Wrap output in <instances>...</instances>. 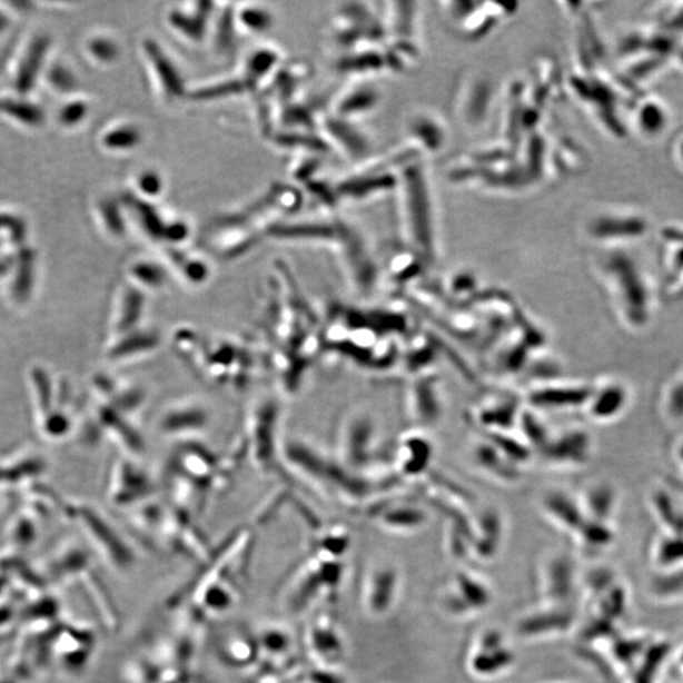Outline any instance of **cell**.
<instances>
[{"mask_svg":"<svg viewBox=\"0 0 683 683\" xmlns=\"http://www.w3.org/2000/svg\"><path fill=\"white\" fill-rule=\"evenodd\" d=\"M254 336L263 366L285 396H295L321 353V318L285 261L275 263L269 291Z\"/></svg>","mask_w":683,"mask_h":683,"instance_id":"6da1fadb","label":"cell"},{"mask_svg":"<svg viewBox=\"0 0 683 683\" xmlns=\"http://www.w3.org/2000/svg\"><path fill=\"white\" fill-rule=\"evenodd\" d=\"M245 461L239 438L225 455L217 454L202 441L175 443L159 478L162 495L174 506L198 518L211 497L224 494L234 484L237 469Z\"/></svg>","mask_w":683,"mask_h":683,"instance_id":"7a4b0ae2","label":"cell"},{"mask_svg":"<svg viewBox=\"0 0 683 683\" xmlns=\"http://www.w3.org/2000/svg\"><path fill=\"white\" fill-rule=\"evenodd\" d=\"M170 342L194 374L220 389L245 390L263 364L256 340L249 336L207 335L181 326L174 330Z\"/></svg>","mask_w":683,"mask_h":683,"instance_id":"3957f363","label":"cell"},{"mask_svg":"<svg viewBox=\"0 0 683 683\" xmlns=\"http://www.w3.org/2000/svg\"><path fill=\"white\" fill-rule=\"evenodd\" d=\"M297 188L274 184L251 201L230 214L218 217L211 225V246L221 258L230 261L251 253L269 230L285 216L301 207Z\"/></svg>","mask_w":683,"mask_h":683,"instance_id":"277c9868","label":"cell"},{"mask_svg":"<svg viewBox=\"0 0 683 683\" xmlns=\"http://www.w3.org/2000/svg\"><path fill=\"white\" fill-rule=\"evenodd\" d=\"M281 404L271 396L257 399L246 413L242 441L245 458L258 475L294 485L283 458Z\"/></svg>","mask_w":683,"mask_h":683,"instance_id":"5b68a950","label":"cell"},{"mask_svg":"<svg viewBox=\"0 0 683 683\" xmlns=\"http://www.w3.org/2000/svg\"><path fill=\"white\" fill-rule=\"evenodd\" d=\"M345 575L340 558L308 553L281 586V600L290 613L310 611L319 603L335 600Z\"/></svg>","mask_w":683,"mask_h":683,"instance_id":"8992f818","label":"cell"},{"mask_svg":"<svg viewBox=\"0 0 683 683\" xmlns=\"http://www.w3.org/2000/svg\"><path fill=\"white\" fill-rule=\"evenodd\" d=\"M43 568L55 581L80 585L82 594L93 604L100 622L110 632L117 630L119 617L116 605L107 593L103 583L99 580L96 570L91 566V558L87 551L77 546V544H71V546L68 544V546L55 551L53 555L44 563Z\"/></svg>","mask_w":683,"mask_h":683,"instance_id":"52a82bcc","label":"cell"},{"mask_svg":"<svg viewBox=\"0 0 683 683\" xmlns=\"http://www.w3.org/2000/svg\"><path fill=\"white\" fill-rule=\"evenodd\" d=\"M77 516L91 548L110 571L127 574L135 567L137 555L132 544L105 515L85 506L77 512Z\"/></svg>","mask_w":683,"mask_h":683,"instance_id":"ba28073f","label":"cell"},{"mask_svg":"<svg viewBox=\"0 0 683 683\" xmlns=\"http://www.w3.org/2000/svg\"><path fill=\"white\" fill-rule=\"evenodd\" d=\"M126 215L149 241L164 247H184L191 237V227L180 217L166 216L154 202L133 196L121 197Z\"/></svg>","mask_w":683,"mask_h":683,"instance_id":"9c48e42d","label":"cell"},{"mask_svg":"<svg viewBox=\"0 0 683 683\" xmlns=\"http://www.w3.org/2000/svg\"><path fill=\"white\" fill-rule=\"evenodd\" d=\"M140 53L155 95L164 105H175L189 96L190 88L179 65L155 37L141 40Z\"/></svg>","mask_w":683,"mask_h":683,"instance_id":"30bf717a","label":"cell"},{"mask_svg":"<svg viewBox=\"0 0 683 683\" xmlns=\"http://www.w3.org/2000/svg\"><path fill=\"white\" fill-rule=\"evenodd\" d=\"M214 424V413L199 399L188 398L174 402L157 422L161 437L174 443L201 441Z\"/></svg>","mask_w":683,"mask_h":683,"instance_id":"8fae6325","label":"cell"},{"mask_svg":"<svg viewBox=\"0 0 683 683\" xmlns=\"http://www.w3.org/2000/svg\"><path fill=\"white\" fill-rule=\"evenodd\" d=\"M159 479L131 461H119L110 483V501L121 507H137L161 496Z\"/></svg>","mask_w":683,"mask_h":683,"instance_id":"7c38bea8","label":"cell"},{"mask_svg":"<svg viewBox=\"0 0 683 683\" xmlns=\"http://www.w3.org/2000/svg\"><path fill=\"white\" fill-rule=\"evenodd\" d=\"M96 649V634L85 624L61 625L51 641V660L69 675L86 670Z\"/></svg>","mask_w":683,"mask_h":683,"instance_id":"4fadbf2b","label":"cell"},{"mask_svg":"<svg viewBox=\"0 0 683 683\" xmlns=\"http://www.w3.org/2000/svg\"><path fill=\"white\" fill-rule=\"evenodd\" d=\"M304 649L316 664V669L336 670L344 659L345 644L336 623L325 612L318 613L304 632Z\"/></svg>","mask_w":683,"mask_h":683,"instance_id":"5bb4252c","label":"cell"},{"mask_svg":"<svg viewBox=\"0 0 683 683\" xmlns=\"http://www.w3.org/2000/svg\"><path fill=\"white\" fill-rule=\"evenodd\" d=\"M217 3L188 2L174 6L165 13V24L181 42L197 46L207 42Z\"/></svg>","mask_w":683,"mask_h":683,"instance_id":"9a60e30c","label":"cell"},{"mask_svg":"<svg viewBox=\"0 0 683 683\" xmlns=\"http://www.w3.org/2000/svg\"><path fill=\"white\" fill-rule=\"evenodd\" d=\"M160 260L169 270L171 278L184 288L198 290L205 288L214 276V267L207 258L187 251L184 247L159 248Z\"/></svg>","mask_w":683,"mask_h":683,"instance_id":"2e32d148","label":"cell"},{"mask_svg":"<svg viewBox=\"0 0 683 683\" xmlns=\"http://www.w3.org/2000/svg\"><path fill=\"white\" fill-rule=\"evenodd\" d=\"M162 345L161 331L147 325L129 334L110 338L107 357L115 363L135 362L159 353Z\"/></svg>","mask_w":683,"mask_h":683,"instance_id":"e0dca14e","label":"cell"},{"mask_svg":"<svg viewBox=\"0 0 683 683\" xmlns=\"http://www.w3.org/2000/svg\"><path fill=\"white\" fill-rule=\"evenodd\" d=\"M650 230V219L635 210H611L594 219L591 232L597 238H640Z\"/></svg>","mask_w":683,"mask_h":683,"instance_id":"ac0fdd59","label":"cell"},{"mask_svg":"<svg viewBox=\"0 0 683 683\" xmlns=\"http://www.w3.org/2000/svg\"><path fill=\"white\" fill-rule=\"evenodd\" d=\"M147 295L126 283L117 293L112 319V338L140 329L146 325Z\"/></svg>","mask_w":683,"mask_h":683,"instance_id":"d6986e66","label":"cell"},{"mask_svg":"<svg viewBox=\"0 0 683 683\" xmlns=\"http://www.w3.org/2000/svg\"><path fill=\"white\" fill-rule=\"evenodd\" d=\"M318 133L328 147L334 145L342 154L354 159L364 156L367 150L366 138L350 125V121L331 113L319 116Z\"/></svg>","mask_w":683,"mask_h":683,"instance_id":"ffe728a7","label":"cell"},{"mask_svg":"<svg viewBox=\"0 0 683 683\" xmlns=\"http://www.w3.org/2000/svg\"><path fill=\"white\" fill-rule=\"evenodd\" d=\"M218 655L228 667L245 671L248 675L258 661V650L255 633L237 630L221 635L218 644Z\"/></svg>","mask_w":683,"mask_h":683,"instance_id":"44dd1931","label":"cell"},{"mask_svg":"<svg viewBox=\"0 0 683 683\" xmlns=\"http://www.w3.org/2000/svg\"><path fill=\"white\" fill-rule=\"evenodd\" d=\"M239 36L241 34L235 21V4L217 3L207 40L211 52L219 59L234 58L238 50Z\"/></svg>","mask_w":683,"mask_h":683,"instance_id":"7402d4cb","label":"cell"},{"mask_svg":"<svg viewBox=\"0 0 683 683\" xmlns=\"http://www.w3.org/2000/svg\"><path fill=\"white\" fill-rule=\"evenodd\" d=\"M281 59L280 50L274 44H257L245 53L237 71L258 90L280 68Z\"/></svg>","mask_w":683,"mask_h":683,"instance_id":"603a6c76","label":"cell"},{"mask_svg":"<svg viewBox=\"0 0 683 683\" xmlns=\"http://www.w3.org/2000/svg\"><path fill=\"white\" fill-rule=\"evenodd\" d=\"M257 93V89L241 73L216 79L189 90L188 99L207 103V101L225 100Z\"/></svg>","mask_w":683,"mask_h":683,"instance_id":"cb8c5ba5","label":"cell"},{"mask_svg":"<svg viewBox=\"0 0 683 683\" xmlns=\"http://www.w3.org/2000/svg\"><path fill=\"white\" fill-rule=\"evenodd\" d=\"M127 278V283L146 295L164 291L172 279L160 258H138L128 266Z\"/></svg>","mask_w":683,"mask_h":683,"instance_id":"d4e9b609","label":"cell"},{"mask_svg":"<svg viewBox=\"0 0 683 683\" xmlns=\"http://www.w3.org/2000/svg\"><path fill=\"white\" fill-rule=\"evenodd\" d=\"M49 41L43 37H34L32 42L27 46L20 63H18L14 76V89L18 95L26 96L36 85L37 78L43 72L46 50Z\"/></svg>","mask_w":683,"mask_h":683,"instance_id":"484cf974","label":"cell"},{"mask_svg":"<svg viewBox=\"0 0 683 683\" xmlns=\"http://www.w3.org/2000/svg\"><path fill=\"white\" fill-rule=\"evenodd\" d=\"M145 140L141 126L132 121H118L110 123L100 133L101 149L109 154H132L140 149Z\"/></svg>","mask_w":683,"mask_h":683,"instance_id":"4316f807","label":"cell"},{"mask_svg":"<svg viewBox=\"0 0 683 683\" xmlns=\"http://www.w3.org/2000/svg\"><path fill=\"white\" fill-rule=\"evenodd\" d=\"M235 21L239 34L260 37L274 29L275 14L261 3L235 4Z\"/></svg>","mask_w":683,"mask_h":683,"instance_id":"83f0119b","label":"cell"},{"mask_svg":"<svg viewBox=\"0 0 683 683\" xmlns=\"http://www.w3.org/2000/svg\"><path fill=\"white\" fill-rule=\"evenodd\" d=\"M377 105L376 90L370 87H350L335 101L334 116L347 119L364 116Z\"/></svg>","mask_w":683,"mask_h":683,"instance_id":"f1b7e54d","label":"cell"},{"mask_svg":"<svg viewBox=\"0 0 683 683\" xmlns=\"http://www.w3.org/2000/svg\"><path fill=\"white\" fill-rule=\"evenodd\" d=\"M669 121L670 113L660 99L649 98L636 108L635 123L644 137H659L667 127Z\"/></svg>","mask_w":683,"mask_h":683,"instance_id":"f546056e","label":"cell"},{"mask_svg":"<svg viewBox=\"0 0 683 683\" xmlns=\"http://www.w3.org/2000/svg\"><path fill=\"white\" fill-rule=\"evenodd\" d=\"M97 217L101 230L108 237L121 239L126 236L128 218L121 199H100L97 206Z\"/></svg>","mask_w":683,"mask_h":683,"instance_id":"4dcf8cb0","label":"cell"},{"mask_svg":"<svg viewBox=\"0 0 683 683\" xmlns=\"http://www.w3.org/2000/svg\"><path fill=\"white\" fill-rule=\"evenodd\" d=\"M87 57L99 67H112L121 58L122 48L115 36L107 32L91 34L85 44Z\"/></svg>","mask_w":683,"mask_h":683,"instance_id":"1f68e13d","label":"cell"},{"mask_svg":"<svg viewBox=\"0 0 683 683\" xmlns=\"http://www.w3.org/2000/svg\"><path fill=\"white\" fill-rule=\"evenodd\" d=\"M166 180L159 170L147 168L135 175L132 190L135 197L154 202L164 196Z\"/></svg>","mask_w":683,"mask_h":683,"instance_id":"d6a6232c","label":"cell"},{"mask_svg":"<svg viewBox=\"0 0 683 683\" xmlns=\"http://www.w3.org/2000/svg\"><path fill=\"white\" fill-rule=\"evenodd\" d=\"M669 652L670 647L667 644L660 643L652 645L639 675H636L635 683H653L655 673L659 672Z\"/></svg>","mask_w":683,"mask_h":683,"instance_id":"836d02e7","label":"cell"},{"mask_svg":"<svg viewBox=\"0 0 683 683\" xmlns=\"http://www.w3.org/2000/svg\"><path fill=\"white\" fill-rule=\"evenodd\" d=\"M89 115V105L85 99L70 100L60 107L58 123L63 128H73L86 121Z\"/></svg>","mask_w":683,"mask_h":683,"instance_id":"e575fe53","label":"cell"},{"mask_svg":"<svg viewBox=\"0 0 683 683\" xmlns=\"http://www.w3.org/2000/svg\"><path fill=\"white\" fill-rule=\"evenodd\" d=\"M653 591L655 595L663 597L683 596V568L655 580Z\"/></svg>","mask_w":683,"mask_h":683,"instance_id":"d590c367","label":"cell"},{"mask_svg":"<svg viewBox=\"0 0 683 683\" xmlns=\"http://www.w3.org/2000/svg\"><path fill=\"white\" fill-rule=\"evenodd\" d=\"M68 67L63 63L52 65L51 71H48L49 85L58 93H70L71 90L78 87V80Z\"/></svg>","mask_w":683,"mask_h":683,"instance_id":"8d00e7d4","label":"cell"},{"mask_svg":"<svg viewBox=\"0 0 683 683\" xmlns=\"http://www.w3.org/2000/svg\"><path fill=\"white\" fill-rule=\"evenodd\" d=\"M659 561L664 566L676 565L683 562V537L669 540L662 543L659 552Z\"/></svg>","mask_w":683,"mask_h":683,"instance_id":"74e56055","label":"cell"},{"mask_svg":"<svg viewBox=\"0 0 683 683\" xmlns=\"http://www.w3.org/2000/svg\"><path fill=\"white\" fill-rule=\"evenodd\" d=\"M673 156H675L676 162L683 169V135L677 138L675 146H673Z\"/></svg>","mask_w":683,"mask_h":683,"instance_id":"f35d334b","label":"cell"},{"mask_svg":"<svg viewBox=\"0 0 683 683\" xmlns=\"http://www.w3.org/2000/svg\"><path fill=\"white\" fill-rule=\"evenodd\" d=\"M8 18L6 14L0 13V34H2L4 32V30L8 29Z\"/></svg>","mask_w":683,"mask_h":683,"instance_id":"ab89813d","label":"cell"},{"mask_svg":"<svg viewBox=\"0 0 683 683\" xmlns=\"http://www.w3.org/2000/svg\"><path fill=\"white\" fill-rule=\"evenodd\" d=\"M0 683H16V681L13 676H7L0 673Z\"/></svg>","mask_w":683,"mask_h":683,"instance_id":"60d3db41","label":"cell"},{"mask_svg":"<svg viewBox=\"0 0 683 683\" xmlns=\"http://www.w3.org/2000/svg\"><path fill=\"white\" fill-rule=\"evenodd\" d=\"M293 683H307V681H306V680H304V679H299V680H297V681H294Z\"/></svg>","mask_w":683,"mask_h":683,"instance_id":"b9f144b4","label":"cell"},{"mask_svg":"<svg viewBox=\"0 0 683 683\" xmlns=\"http://www.w3.org/2000/svg\"><path fill=\"white\" fill-rule=\"evenodd\" d=\"M681 663L683 664V652L681 654Z\"/></svg>","mask_w":683,"mask_h":683,"instance_id":"7bdbcfd3","label":"cell"}]
</instances>
